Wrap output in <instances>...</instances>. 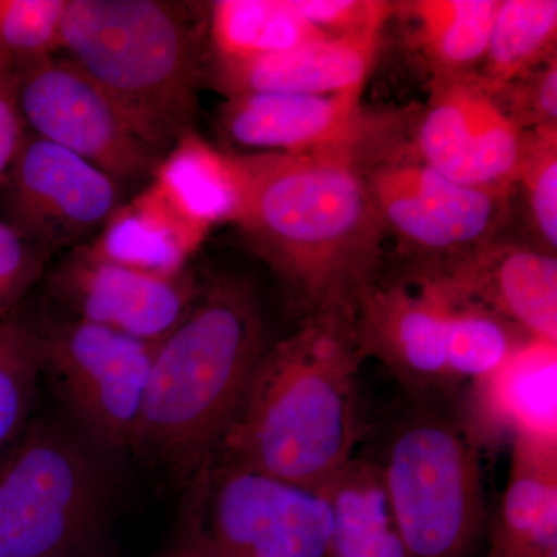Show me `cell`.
I'll list each match as a JSON object with an SVG mask.
<instances>
[{
  "instance_id": "obj_1",
  "label": "cell",
  "mask_w": 557,
  "mask_h": 557,
  "mask_svg": "<svg viewBox=\"0 0 557 557\" xmlns=\"http://www.w3.org/2000/svg\"><path fill=\"white\" fill-rule=\"evenodd\" d=\"M244 178L234 225L309 318L354 317L379 277L384 230L358 150L236 153Z\"/></svg>"
},
{
  "instance_id": "obj_2",
  "label": "cell",
  "mask_w": 557,
  "mask_h": 557,
  "mask_svg": "<svg viewBox=\"0 0 557 557\" xmlns=\"http://www.w3.org/2000/svg\"><path fill=\"white\" fill-rule=\"evenodd\" d=\"M361 359L354 317L307 319L267 348L214 458L321 491L354 458Z\"/></svg>"
},
{
  "instance_id": "obj_3",
  "label": "cell",
  "mask_w": 557,
  "mask_h": 557,
  "mask_svg": "<svg viewBox=\"0 0 557 557\" xmlns=\"http://www.w3.org/2000/svg\"><path fill=\"white\" fill-rule=\"evenodd\" d=\"M267 348L251 282L209 281L157 344L132 448L182 482L196 478L218 453Z\"/></svg>"
},
{
  "instance_id": "obj_4",
  "label": "cell",
  "mask_w": 557,
  "mask_h": 557,
  "mask_svg": "<svg viewBox=\"0 0 557 557\" xmlns=\"http://www.w3.org/2000/svg\"><path fill=\"white\" fill-rule=\"evenodd\" d=\"M62 50L161 156L194 131L201 60L188 16L160 0H67Z\"/></svg>"
},
{
  "instance_id": "obj_5",
  "label": "cell",
  "mask_w": 557,
  "mask_h": 557,
  "mask_svg": "<svg viewBox=\"0 0 557 557\" xmlns=\"http://www.w3.org/2000/svg\"><path fill=\"white\" fill-rule=\"evenodd\" d=\"M354 329L361 358L379 359L424 403L468 388L528 339L420 269L395 281L376 277L358 299Z\"/></svg>"
},
{
  "instance_id": "obj_6",
  "label": "cell",
  "mask_w": 557,
  "mask_h": 557,
  "mask_svg": "<svg viewBox=\"0 0 557 557\" xmlns=\"http://www.w3.org/2000/svg\"><path fill=\"white\" fill-rule=\"evenodd\" d=\"M109 456L73 424L32 420L0 460V557H94L112 507Z\"/></svg>"
},
{
  "instance_id": "obj_7",
  "label": "cell",
  "mask_w": 557,
  "mask_h": 557,
  "mask_svg": "<svg viewBox=\"0 0 557 557\" xmlns=\"http://www.w3.org/2000/svg\"><path fill=\"white\" fill-rule=\"evenodd\" d=\"M409 557H469L485 528L479 448L460 420L423 408L398 421L379 461Z\"/></svg>"
},
{
  "instance_id": "obj_8",
  "label": "cell",
  "mask_w": 557,
  "mask_h": 557,
  "mask_svg": "<svg viewBox=\"0 0 557 557\" xmlns=\"http://www.w3.org/2000/svg\"><path fill=\"white\" fill-rule=\"evenodd\" d=\"M194 482L196 557H327L333 519L321 491L214 457Z\"/></svg>"
},
{
  "instance_id": "obj_9",
  "label": "cell",
  "mask_w": 557,
  "mask_h": 557,
  "mask_svg": "<svg viewBox=\"0 0 557 557\" xmlns=\"http://www.w3.org/2000/svg\"><path fill=\"white\" fill-rule=\"evenodd\" d=\"M38 329L42 375L73 426L106 456L132 448L159 343L78 318Z\"/></svg>"
},
{
  "instance_id": "obj_10",
  "label": "cell",
  "mask_w": 557,
  "mask_h": 557,
  "mask_svg": "<svg viewBox=\"0 0 557 557\" xmlns=\"http://www.w3.org/2000/svg\"><path fill=\"white\" fill-rule=\"evenodd\" d=\"M17 69L28 132L89 161L124 188L153 178L163 156L139 137L115 101L67 54H50Z\"/></svg>"
},
{
  "instance_id": "obj_11",
  "label": "cell",
  "mask_w": 557,
  "mask_h": 557,
  "mask_svg": "<svg viewBox=\"0 0 557 557\" xmlns=\"http://www.w3.org/2000/svg\"><path fill=\"white\" fill-rule=\"evenodd\" d=\"M359 161V160H358ZM361 164V163H359ZM384 230L423 255L420 265L461 258L494 242L511 190L453 182L416 152L361 164Z\"/></svg>"
},
{
  "instance_id": "obj_12",
  "label": "cell",
  "mask_w": 557,
  "mask_h": 557,
  "mask_svg": "<svg viewBox=\"0 0 557 557\" xmlns=\"http://www.w3.org/2000/svg\"><path fill=\"white\" fill-rule=\"evenodd\" d=\"M124 189L89 161L27 132L0 185V220L36 247L73 249L100 233Z\"/></svg>"
},
{
  "instance_id": "obj_13",
  "label": "cell",
  "mask_w": 557,
  "mask_h": 557,
  "mask_svg": "<svg viewBox=\"0 0 557 557\" xmlns=\"http://www.w3.org/2000/svg\"><path fill=\"white\" fill-rule=\"evenodd\" d=\"M523 145L525 131L467 75L435 79L413 152L460 185L511 190Z\"/></svg>"
},
{
  "instance_id": "obj_14",
  "label": "cell",
  "mask_w": 557,
  "mask_h": 557,
  "mask_svg": "<svg viewBox=\"0 0 557 557\" xmlns=\"http://www.w3.org/2000/svg\"><path fill=\"white\" fill-rule=\"evenodd\" d=\"M50 292L78 319L134 338L160 343L185 318L199 296L189 271L145 273L73 248L50 274Z\"/></svg>"
},
{
  "instance_id": "obj_15",
  "label": "cell",
  "mask_w": 557,
  "mask_h": 557,
  "mask_svg": "<svg viewBox=\"0 0 557 557\" xmlns=\"http://www.w3.org/2000/svg\"><path fill=\"white\" fill-rule=\"evenodd\" d=\"M417 269L523 335L557 344L556 255L491 242L461 258Z\"/></svg>"
},
{
  "instance_id": "obj_16",
  "label": "cell",
  "mask_w": 557,
  "mask_h": 557,
  "mask_svg": "<svg viewBox=\"0 0 557 557\" xmlns=\"http://www.w3.org/2000/svg\"><path fill=\"white\" fill-rule=\"evenodd\" d=\"M361 91L338 95L244 94L222 110L223 134L244 148L278 153L359 150L370 134Z\"/></svg>"
},
{
  "instance_id": "obj_17",
  "label": "cell",
  "mask_w": 557,
  "mask_h": 557,
  "mask_svg": "<svg viewBox=\"0 0 557 557\" xmlns=\"http://www.w3.org/2000/svg\"><path fill=\"white\" fill-rule=\"evenodd\" d=\"M461 426L474 445L509 437L557 440V344L527 339L507 361L468 387Z\"/></svg>"
},
{
  "instance_id": "obj_18",
  "label": "cell",
  "mask_w": 557,
  "mask_h": 557,
  "mask_svg": "<svg viewBox=\"0 0 557 557\" xmlns=\"http://www.w3.org/2000/svg\"><path fill=\"white\" fill-rule=\"evenodd\" d=\"M380 35L311 40L240 62H214V83L228 97L244 94L338 95L361 91Z\"/></svg>"
},
{
  "instance_id": "obj_19",
  "label": "cell",
  "mask_w": 557,
  "mask_h": 557,
  "mask_svg": "<svg viewBox=\"0 0 557 557\" xmlns=\"http://www.w3.org/2000/svg\"><path fill=\"white\" fill-rule=\"evenodd\" d=\"M555 552L557 440L515 437L486 557H547Z\"/></svg>"
},
{
  "instance_id": "obj_20",
  "label": "cell",
  "mask_w": 557,
  "mask_h": 557,
  "mask_svg": "<svg viewBox=\"0 0 557 557\" xmlns=\"http://www.w3.org/2000/svg\"><path fill=\"white\" fill-rule=\"evenodd\" d=\"M208 231L194 225L172 207L156 183L121 203L87 244L91 255L145 273H182L190 256L207 239Z\"/></svg>"
},
{
  "instance_id": "obj_21",
  "label": "cell",
  "mask_w": 557,
  "mask_h": 557,
  "mask_svg": "<svg viewBox=\"0 0 557 557\" xmlns=\"http://www.w3.org/2000/svg\"><path fill=\"white\" fill-rule=\"evenodd\" d=\"M152 182L183 218L208 233L239 214L244 178L236 153L215 149L196 131L172 146Z\"/></svg>"
},
{
  "instance_id": "obj_22",
  "label": "cell",
  "mask_w": 557,
  "mask_h": 557,
  "mask_svg": "<svg viewBox=\"0 0 557 557\" xmlns=\"http://www.w3.org/2000/svg\"><path fill=\"white\" fill-rule=\"evenodd\" d=\"M321 493L333 519L327 557H409L375 461L351 458Z\"/></svg>"
},
{
  "instance_id": "obj_23",
  "label": "cell",
  "mask_w": 557,
  "mask_h": 557,
  "mask_svg": "<svg viewBox=\"0 0 557 557\" xmlns=\"http://www.w3.org/2000/svg\"><path fill=\"white\" fill-rule=\"evenodd\" d=\"M209 36L215 61L270 57L325 38L292 0H219L209 7Z\"/></svg>"
},
{
  "instance_id": "obj_24",
  "label": "cell",
  "mask_w": 557,
  "mask_h": 557,
  "mask_svg": "<svg viewBox=\"0 0 557 557\" xmlns=\"http://www.w3.org/2000/svg\"><path fill=\"white\" fill-rule=\"evenodd\" d=\"M500 0H417L399 3L416 24L417 46L435 79L474 75L485 58Z\"/></svg>"
},
{
  "instance_id": "obj_25",
  "label": "cell",
  "mask_w": 557,
  "mask_h": 557,
  "mask_svg": "<svg viewBox=\"0 0 557 557\" xmlns=\"http://www.w3.org/2000/svg\"><path fill=\"white\" fill-rule=\"evenodd\" d=\"M556 0H502L485 58L474 78L490 95L556 57Z\"/></svg>"
},
{
  "instance_id": "obj_26",
  "label": "cell",
  "mask_w": 557,
  "mask_h": 557,
  "mask_svg": "<svg viewBox=\"0 0 557 557\" xmlns=\"http://www.w3.org/2000/svg\"><path fill=\"white\" fill-rule=\"evenodd\" d=\"M40 368L38 324L20 311L0 321V460L32 423Z\"/></svg>"
},
{
  "instance_id": "obj_27",
  "label": "cell",
  "mask_w": 557,
  "mask_h": 557,
  "mask_svg": "<svg viewBox=\"0 0 557 557\" xmlns=\"http://www.w3.org/2000/svg\"><path fill=\"white\" fill-rule=\"evenodd\" d=\"M67 0H0V53L17 65L62 50Z\"/></svg>"
},
{
  "instance_id": "obj_28",
  "label": "cell",
  "mask_w": 557,
  "mask_h": 557,
  "mask_svg": "<svg viewBox=\"0 0 557 557\" xmlns=\"http://www.w3.org/2000/svg\"><path fill=\"white\" fill-rule=\"evenodd\" d=\"M527 194L534 230L549 255L557 247V131L556 126L525 131L518 182Z\"/></svg>"
},
{
  "instance_id": "obj_29",
  "label": "cell",
  "mask_w": 557,
  "mask_h": 557,
  "mask_svg": "<svg viewBox=\"0 0 557 557\" xmlns=\"http://www.w3.org/2000/svg\"><path fill=\"white\" fill-rule=\"evenodd\" d=\"M53 252L22 239L0 220V321L17 313L22 300L38 284Z\"/></svg>"
},
{
  "instance_id": "obj_30",
  "label": "cell",
  "mask_w": 557,
  "mask_h": 557,
  "mask_svg": "<svg viewBox=\"0 0 557 557\" xmlns=\"http://www.w3.org/2000/svg\"><path fill=\"white\" fill-rule=\"evenodd\" d=\"M300 16L332 38L380 35L394 5L376 0H292Z\"/></svg>"
},
{
  "instance_id": "obj_31",
  "label": "cell",
  "mask_w": 557,
  "mask_h": 557,
  "mask_svg": "<svg viewBox=\"0 0 557 557\" xmlns=\"http://www.w3.org/2000/svg\"><path fill=\"white\" fill-rule=\"evenodd\" d=\"M505 95L511 108L505 109L509 119L520 129L533 126H556L557 121V60L549 58L545 64L531 72L525 78L516 81L507 89L497 91L491 97Z\"/></svg>"
},
{
  "instance_id": "obj_32",
  "label": "cell",
  "mask_w": 557,
  "mask_h": 557,
  "mask_svg": "<svg viewBox=\"0 0 557 557\" xmlns=\"http://www.w3.org/2000/svg\"><path fill=\"white\" fill-rule=\"evenodd\" d=\"M17 90L20 69L16 62L0 53V185L20 153L28 132Z\"/></svg>"
},
{
  "instance_id": "obj_33",
  "label": "cell",
  "mask_w": 557,
  "mask_h": 557,
  "mask_svg": "<svg viewBox=\"0 0 557 557\" xmlns=\"http://www.w3.org/2000/svg\"><path fill=\"white\" fill-rule=\"evenodd\" d=\"M547 557H557V552L552 553V555H549V556H547Z\"/></svg>"
}]
</instances>
